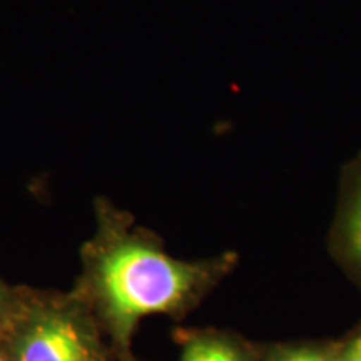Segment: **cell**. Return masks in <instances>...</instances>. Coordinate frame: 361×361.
<instances>
[{"label":"cell","instance_id":"3957f363","mask_svg":"<svg viewBox=\"0 0 361 361\" xmlns=\"http://www.w3.org/2000/svg\"><path fill=\"white\" fill-rule=\"evenodd\" d=\"M180 361H243L236 350L214 338H197L188 343Z\"/></svg>","mask_w":361,"mask_h":361},{"label":"cell","instance_id":"52a82bcc","mask_svg":"<svg viewBox=\"0 0 361 361\" xmlns=\"http://www.w3.org/2000/svg\"><path fill=\"white\" fill-rule=\"evenodd\" d=\"M345 361H361V338H358L346 351Z\"/></svg>","mask_w":361,"mask_h":361},{"label":"cell","instance_id":"5b68a950","mask_svg":"<svg viewBox=\"0 0 361 361\" xmlns=\"http://www.w3.org/2000/svg\"><path fill=\"white\" fill-rule=\"evenodd\" d=\"M279 361H328L323 355L314 353V351L301 350V351H293V353L283 356Z\"/></svg>","mask_w":361,"mask_h":361},{"label":"cell","instance_id":"ba28073f","mask_svg":"<svg viewBox=\"0 0 361 361\" xmlns=\"http://www.w3.org/2000/svg\"><path fill=\"white\" fill-rule=\"evenodd\" d=\"M0 361H4V358H2V356H0Z\"/></svg>","mask_w":361,"mask_h":361},{"label":"cell","instance_id":"8992f818","mask_svg":"<svg viewBox=\"0 0 361 361\" xmlns=\"http://www.w3.org/2000/svg\"><path fill=\"white\" fill-rule=\"evenodd\" d=\"M12 306V298H11V293L6 290V286H4L2 283H0V322H2L4 318H6L8 308Z\"/></svg>","mask_w":361,"mask_h":361},{"label":"cell","instance_id":"6da1fadb","mask_svg":"<svg viewBox=\"0 0 361 361\" xmlns=\"http://www.w3.org/2000/svg\"><path fill=\"white\" fill-rule=\"evenodd\" d=\"M96 214L97 234L84 247L85 291L124 348L142 316L188 306L224 266L171 258L146 234L130 231L128 214L106 197L96 201Z\"/></svg>","mask_w":361,"mask_h":361},{"label":"cell","instance_id":"7a4b0ae2","mask_svg":"<svg viewBox=\"0 0 361 361\" xmlns=\"http://www.w3.org/2000/svg\"><path fill=\"white\" fill-rule=\"evenodd\" d=\"M13 360L102 361V353L79 305L51 298L27 305L13 343Z\"/></svg>","mask_w":361,"mask_h":361},{"label":"cell","instance_id":"277c9868","mask_svg":"<svg viewBox=\"0 0 361 361\" xmlns=\"http://www.w3.org/2000/svg\"><path fill=\"white\" fill-rule=\"evenodd\" d=\"M345 238L351 258L361 266V184L350 202L345 221Z\"/></svg>","mask_w":361,"mask_h":361}]
</instances>
